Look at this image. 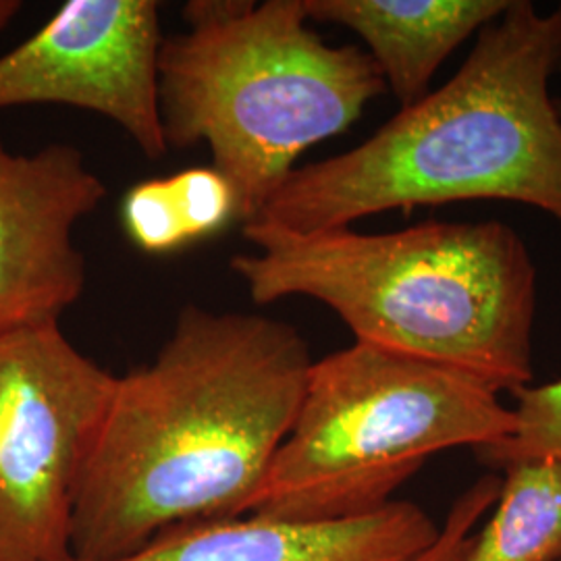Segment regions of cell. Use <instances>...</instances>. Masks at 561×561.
<instances>
[{
	"label": "cell",
	"instance_id": "obj_7",
	"mask_svg": "<svg viewBox=\"0 0 561 561\" xmlns=\"http://www.w3.org/2000/svg\"><path fill=\"white\" fill-rule=\"evenodd\" d=\"M154 0H69L0 57V111L65 104L115 121L150 161L169 152L159 102Z\"/></svg>",
	"mask_w": 561,
	"mask_h": 561
},
{
	"label": "cell",
	"instance_id": "obj_16",
	"mask_svg": "<svg viewBox=\"0 0 561 561\" xmlns=\"http://www.w3.org/2000/svg\"><path fill=\"white\" fill-rule=\"evenodd\" d=\"M553 11H556V15H558V21H560V60H558V71H561V2L560 4H558V7H556V9H553ZM556 102H558V111H560L561 115V99L560 101Z\"/></svg>",
	"mask_w": 561,
	"mask_h": 561
},
{
	"label": "cell",
	"instance_id": "obj_12",
	"mask_svg": "<svg viewBox=\"0 0 561 561\" xmlns=\"http://www.w3.org/2000/svg\"><path fill=\"white\" fill-rule=\"evenodd\" d=\"M461 561H561V463L512 466Z\"/></svg>",
	"mask_w": 561,
	"mask_h": 561
},
{
	"label": "cell",
	"instance_id": "obj_1",
	"mask_svg": "<svg viewBox=\"0 0 561 561\" xmlns=\"http://www.w3.org/2000/svg\"><path fill=\"white\" fill-rule=\"evenodd\" d=\"M310 347L289 322L185 306L117 377L71 514V556L111 561L169 528L243 516L300 408Z\"/></svg>",
	"mask_w": 561,
	"mask_h": 561
},
{
	"label": "cell",
	"instance_id": "obj_5",
	"mask_svg": "<svg viewBox=\"0 0 561 561\" xmlns=\"http://www.w3.org/2000/svg\"><path fill=\"white\" fill-rule=\"evenodd\" d=\"M463 373L370 343L312 362L300 408L245 514L368 516L435 454L510 435L514 416Z\"/></svg>",
	"mask_w": 561,
	"mask_h": 561
},
{
	"label": "cell",
	"instance_id": "obj_14",
	"mask_svg": "<svg viewBox=\"0 0 561 561\" xmlns=\"http://www.w3.org/2000/svg\"><path fill=\"white\" fill-rule=\"evenodd\" d=\"M502 489V479L495 474L482 477L468 491H463L451 505L437 541L414 561H461L468 551L474 528L482 516L493 510Z\"/></svg>",
	"mask_w": 561,
	"mask_h": 561
},
{
	"label": "cell",
	"instance_id": "obj_2",
	"mask_svg": "<svg viewBox=\"0 0 561 561\" xmlns=\"http://www.w3.org/2000/svg\"><path fill=\"white\" fill-rule=\"evenodd\" d=\"M560 21L512 0L458 73L360 146L298 167L254 222L291 233L461 201L518 202L561 222ZM250 225V222H248Z\"/></svg>",
	"mask_w": 561,
	"mask_h": 561
},
{
	"label": "cell",
	"instance_id": "obj_13",
	"mask_svg": "<svg viewBox=\"0 0 561 561\" xmlns=\"http://www.w3.org/2000/svg\"><path fill=\"white\" fill-rule=\"evenodd\" d=\"M516 408L510 435L472 449L477 460L505 472L530 461L561 463V381L514 391Z\"/></svg>",
	"mask_w": 561,
	"mask_h": 561
},
{
	"label": "cell",
	"instance_id": "obj_15",
	"mask_svg": "<svg viewBox=\"0 0 561 561\" xmlns=\"http://www.w3.org/2000/svg\"><path fill=\"white\" fill-rule=\"evenodd\" d=\"M21 11L20 0H0V34L9 27V23L18 18Z\"/></svg>",
	"mask_w": 561,
	"mask_h": 561
},
{
	"label": "cell",
	"instance_id": "obj_10",
	"mask_svg": "<svg viewBox=\"0 0 561 561\" xmlns=\"http://www.w3.org/2000/svg\"><path fill=\"white\" fill-rule=\"evenodd\" d=\"M312 23L354 32L400 108L422 101L445 59L512 0H301Z\"/></svg>",
	"mask_w": 561,
	"mask_h": 561
},
{
	"label": "cell",
	"instance_id": "obj_11",
	"mask_svg": "<svg viewBox=\"0 0 561 561\" xmlns=\"http://www.w3.org/2000/svg\"><path fill=\"white\" fill-rule=\"evenodd\" d=\"M121 215L127 236L148 254L173 252L238 219L233 190L213 167L138 183L123 198Z\"/></svg>",
	"mask_w": 561,
	"mask_h": 561
},
{
	"label": "cell",
	"instance_id": "obj_6",
	"mask_svg": "<svg viewBox=\"0 0 561 561\" xmlns=\"http://www.w3.org/2000/svg\"><path fill=\"white\" fill-rule=\"evenodd\" d=\"M117 377L59 322L0 335V561L71 553V514Z\"/></svg>",
	"mask_w": 561,
	"mask_h": 561
},
{
	"label": "cell",
	"instance_id": "obj_4",
	"mask_svg": "<svg viewBox=\"0 0 561 561\" xmlns=\"http://www.w3.org/2000/svg\"><path fill=\"white\" fill-rule=\"evenodd\" d=\"M187 34L162 42L159 102L169 150L204 141L254 222L301 154L347 131L387 92L358 46H329L301 0H192Z\"/></svg>",
	"mask_w": 561,
	"mask_h": 561
},
{
	"label": "cell",
	"instance_id": "obj_3",
	"mask_svg": "<svg viewBox=\"0 0 561 561\" xmlns=\"http://www.w3.org/2000/svg\"><path fill=\"white\" fill-rule=\"evenodd\" d=\"M259 250L231 268L254 304L304 296L356 341L439 364L495 393L533 381L537 268L502 221H428L393 233L241 227Z\"/></svg>",
	"mask_w": 561,
	"mask_h": 561
},
{
	"label": "cell",
	"instance_id": "obj_8",
	"mask_svg": "<svg viewBox=\"0 0 561 561\" xmlns=\"http://www.w3.org/2000/svg\"><path fill=\"white\" fill-rule=\"evenodd\" d=\"M104 196L76 146L18 154L0 140V335L59 322L80 300L85 259L73 231Z\"/></svg>",
	"mask_w": 561,
	"mask_h": 561
},
{
	"label": "cell",
	"instance_id": "obj_9",
	"mask_svg": "<svg viewBox=\"0 0 561 561\" xmlns=\"http://www.w3.org/2000/svg\"><path fill=\"white\" fill-rule=\"evenodd\" d=\"M442 526L410 502L343 520L291 522L261 514L190 522L111 561H414ZM59 561H85L71 553Z\"/></svg>",
	"mask_w": 561,
	"mask_h": 561
}]
</instances>
